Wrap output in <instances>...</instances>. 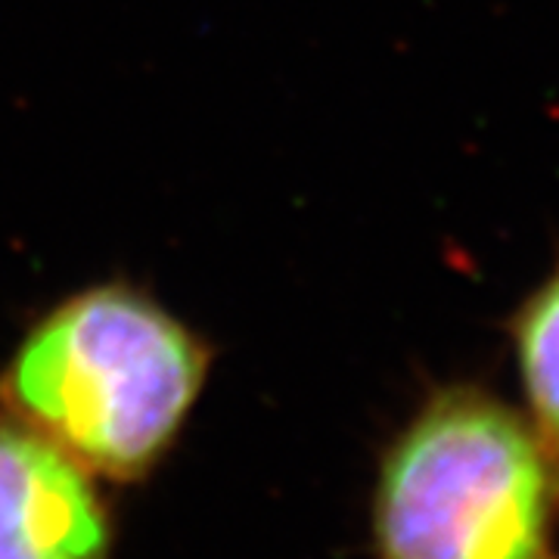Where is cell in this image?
<instances>
[{
	"instance_id": "obj_1",
	"label": "cell",
	"mask_w": 559,
	"mask_h": 559,
	"mask_svg": "<svg viewBox=\"0 0 559 559\" xmlns=\"http://www.w3.org/2000/svg\"><path fill=\"white\" fill-rule=\"evenodd\" d=\"M209 355L153 299L97 286L62 301L13 355L0 399L91 476L140 479L200 399Z\"/></svg>"
},
{
	"instance_id": "obj_2",
	"label": "cell",
	"mask_w": 559,
	"mask_h": 559,
	"mask_svg": "<svg viewBox=\"0 0 559 559\" xmlns=\"http://www.w3.org/2000/svg\"><path fill=\"white\" fill-rule=\"evenodd\" d=\"M380 559H559V463L481 385L423 401L373 491Z\"/></svg>"
},
{
	"instance_id": "obj_3",
	"label": "cell",
	"mask_w": 559,
	"mask_h": 559,
	"mask_svg": "<svg viewBox=\"0 0 559 559\" xmlns=\"http://www.w3.org/2000/svg\"><path fill=\"white\" fill-rule=\"evenodd\" d=\"M94 476L22 419L0 414V559H109Z\"/></svg>"
},
{
	"instance_id": "obj_4",
	"label": "cell",
	"mask_w": 559,
	"mask_h": 559,
	"mask_svg": "<svg viewBox=\"0 0 559 559\" xmlns=\"http://www.w3.org/2000/svg\"><path fill=\"white\" fill-rule=\"evenodd\" d=\"M525 417L559 463V267L516 305L507 323Z\"/></svg>"
}]
</instances>
